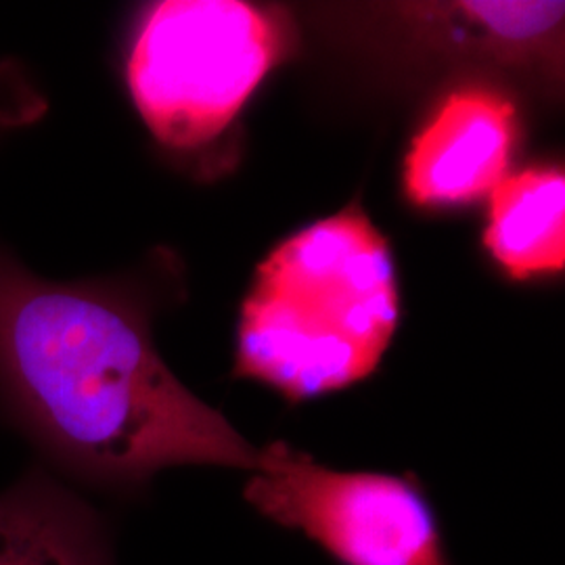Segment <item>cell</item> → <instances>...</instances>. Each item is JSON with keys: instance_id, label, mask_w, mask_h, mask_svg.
Here are the masks:
<instances>
[{"instance_id": "6da1fadb", "label": "cell", "mask_w": 565, "mask_h": 565, "mask_svg": "<svg viewBox=\"0 0 565 565\" xmlns=\"http://www.w3.org/2000/svg\"><path fill=\"white\" fill-rule=\"evenodd\" d=\"M0 415L53 467L114 492L168 467L263 465V448L163 363L137 287L49 279L4 247Z\"/></svg>"}, {"instance_id": "7a4b0ae2", "label": "cell", "mask_w": 565, "mask_h": 565, "mask_svg": "<svg viewBox=\"0 0 565 565\" xmlns=\"http://www.w3.org/2000/svg\"><path fill=\"white\" fill-rule=\"evenodd\" d=\"M390 247L359 203L308 224L256 268L233 375L306 403L371 377L398 324Z\"/></svg>"}, {"instance_id": "3957f363", "label": "cell", "mask_w": 565, "mask_h": 565, "mask_svg": "<svg viewBox=\"0 0 565 565\" xmlns=\"http://www.w3.org/2000/svg\"><path fill=\"white\" fill-rule=\"evenodd\" d=\"M296 41L289 13L279 7L153 2L132 28L126 86L156 142L191 153L223 135Z\"/></svg>"}, {"instance_id": "277c9868", "label": "cell", "mask_w": 565, "mask_h": 565, "mask_svg": "<svg viewBox=\"0 0 565 565\" xmlns=\"http://www.w3.org/2000/svg\"><path fill=\"white\" fill-rule=\"evenodd\" d=\"M243 499L338 565H452L440 518L413 476L338 471L277 440L264 446Z\"/></svg>"}, {"instance_id": "5b68a950", "label": "cell", "mask_w": 565, "mask_h": 565, "mask_svg": "<svg viewBox=\"0 0 565 565\" xmlns=\"http://www.w3.org/2000/svg\"><path fill=\"white\" fill-rule=\"evenodd\" d=\"M518 142V109L497 88L465 86L446 97L404 160V191L419 207H452L492 193Z\"/></svg>"}, {"instance_id": "8992f818", "label": "cell", "mask_w": 565, "mask_h": 565, "mask_svg": "<svg viewBox=\"0 0 565 565\" xmlns=\"http://www.w3.org/2000/svg\"><path fill=\"white\" fill-rule=\"evenodd\" d=\"M415 42L507 67L562 60L564 2H419L398 11Z\"/></svg>"}, {"instance_id": "52a82bcc", "label": "cell", "mask_w": 565, "mask_h": 565, "mask_svg": "<svg viewBox=\"0 0 565 565\" xmlns=\"http://www.w3.org/2000/svg\"><path fill=\"white\" fill-rule=\"evenodd\" d=\"M111 562L102 518L41 467L0 494V565Z\"/></svg>"}, {"instance_id": "ba28073f", "label": "cell", "mask_w": 565, "mask_h": 565, "mask_svg": "<svg viewBox=\"0 0 565 565\" xmlns=\"http://www.w3.org/2000/svg\"><path fill=\"white\" fill-rule=\"evenodd\" d=\"M484 243L513 279L562 273L565 266V177L534 166L492 191Z\"/></svg>"}, {"instance_id": "9c48e42d", "label": "cell", "mask_w": 565, "mask_h": 565, "mask_svg": "<svg viewBox=\"0 0 565 565\" xmlns=\"http://www.w3.org/2000/svg\"><path fill=\"white\" fill-rule=\"evenodd\" d=\"M49 102L30 70L18 60L0 61V142L44 118Z\"/></svg>"}, {"instance_id": "30bf717a", "label": "cell", "mask_w": 565, "mask_h": 565, "mask_svg": "<svg viewBox=\"0 0 565 565\" xmlns=\"http://www.w3.org/2000/svg\"><path fill=\"white\" fill-rule=\"evenodd\" d=\"M97 565H114V562H103V564H97Z\"/></svg>"}]
</instances>
